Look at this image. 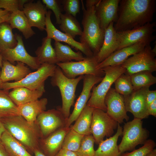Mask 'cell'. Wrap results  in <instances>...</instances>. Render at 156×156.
Masks as SVG:
<instances>
[{
  "label": "cell",
  "mask_w": 156,
  "mask_h": 156,
  "mask_svg": "<svg viewBox=\"0 0 156 156\" xmlns=\"http://www.w3.org/2000/svg\"><path fill=\"white\" fill-rule=\"evenodd\" d=\"M156 8L155 0H120L115 30H128L152 22Z\"/></svg>",
  "instance_id": "1"
},
{
  "label": "cell",
  "mask_w": 156,
  "mask_h": 156,
  "mask_svg": "<svg viewBox=\"0 0 156 156\" xmlns=\"http://www.w3.org/2000/svg\"><path fill=\"white\" fill-rule=\"evenodd\" d=\"M0 118L6 130L26 149H38L42 137L36 122L31 124L20 115Z\"/></svg>",
  "instance_id": "2"
},
{
  "label": "cell",
  "mask_w": 156,
  "mask_h": 156,
  "mask_svg": "<svg viewBox=\"0 0 156 156\" xmlns=\"http://www.w3.org/2000/svg\"><path fill=\"white\" fill-rule=\"evenodd\" d=\"M81 2L83 30L80 37V42L89 48L95 56L102 45L104 31L101 28L96 16L95 6L85 8L83 1Z\"/></svg>",
  "instance_id": "3"
},
{
  "label": "cell",
  "mask_w": 156,
  "mask_h": 156,
  "mask_svg": "<svg viewBox=\"0 0 156 156\" xmlns=\"http://www.w3.org/2000/svg\"><path fill=\"white\" fill-rule=\"evenodd\" d=\"M84 76L81 75L74 79L69 78L64 75L60 68L57 66L51 77V84L53 86L57 87L60 91L62 105L60 108L66 120L70 115V108L74 103L77 86L83 79Z\"/></svg>",
  "instance_id": "4"
},
{
  "label": "cell",
  "mask_w": 156,
  "mask_h": 156,
  "mask_svg": "<svg viewBox=\"0 0 156 156\" xmlns=\"http://www.w3.org/2000/svg\"><path fill=\"white\" fill-rule=\"evenodd\" d=\"M101 69L105 72V76L100 83L93 87L86 105L106 112L105 96L115 80L121 75L125 73V69L121 65L107 66Z\"/></svg>",
  "instance_id": "5"
},
{
  "label": "cell",
  "mask_w": 156,
  "mask_h": 156,
  "mask_svg": "<svg viewBox=\"0 0 156 156\" xmlns=\"http://www.w3.org/2000/svg\"><path fill=\"white\" fill-rule=\"evenodd\" d=\"M57 66L55 64H42L36 71L31 72L19 81L3 83L0 89L9 91L15 87H23L45 92V81L49 77L52 76Z\"/></svg>",
  "instance_id": "6"
},
{
  "label": "cell",
  "mask_w": 156,
  "mask_h": 156,
  "mask_svg": "<svg viewBox=\"0 0 156 156\" xmlns=\"http://www.w3.org/2000/svg\"><path fill=\"white\" fill-rule=\"evenodd\" d=\"M142 120L134 118L132 120L124 123L122 140L118 146L121 154L134 149L138 144H144L147 140L149 132L143 127Z\"/></svg>",
  "instance_id": "7"
},
{
  "label": "cell",
  "mask_w": 156,
  "mask_h": 156,
  "mask_svg": "<svg viewBox=\"0 0 156 156\" xmlns=\"http://www.w3.org/2000/svg\"><path fill=\"white\" fill-rule=\"evenodd\" d=\"M95 56L86 57L81 61L62 63L56 64L61 69L64 75L70 79L76 78L78 76L91 75L103 77L104 71L98 68Z\"/></svg>",
  "instance_id": "8"
},
{
  "label": "cell",
  "mask_w": 156,
  "mask_h": 156,
  "mask_svg": "<svg viewBox=\"0 0 156 156\" xmlns=\"http://www.w3.org/2000/svg\"><path fill=\"white\" fill-rule=\"evenodd\" d=\"M156 23L152 22L130 30L117 32L118 50L135 44L144 42L148 44L155 39L154 35Z\"/></svg>",
  "instance_id": "9"
},
{
  "label": "cell",
  "mask_w": 156,
  "mask_h": 156,
  "mask_svg": "<svg viewBox=\"0 0 156 156\" xmlns=\"http://www.w3.org/2000/svg\"><path fill=\"white\" fill-rule=\"evenodd\" d=\"M156 55L150 44L146 45L142 51L130 57L121 64L125 69V73L130 76L142 71H155Z\"/></svg>",
  "instance_id": "10"
},
{
  "label": "cell",
  "mask_w": 156,
  "mask_h": 156,
  "mask_svg": "<svg viewBox=\"0 0 156 156\" xmlns=\"http://www.w3.org/2000/svg\"><path fill=\"white\" fill-rule=\"evenodd\" d=\"M118 124L106 112L100 109L94 108L90 132L95 143L99 144L105 136L111 137L117 128Z\"/></svg>",
  "instance_id": "11"
},
{
  "label": "cell",
  "mask_w": 156,
  "mask_h": 156,
  "mask_svg": "<svg viewBox=\"0 0 156 156\" xmlns=\"http://www.w3.org/2000/svg\"><path fill=\"white\" fill-rule=\"evenodd\" d=\"M66 121L59 107L56 109H52L42 112L37 117L36 122L39 127L42 138H44L65 127Z\"/></svg>",
  "instance_id": "12"
},
{
  "label": "cell",
  "mask_w": 156,
  "mask_h": 156,
  "mask_svg": "<svg viewBox=\"0 0 156 156\" xmlns=\"http://www.w3.org/2000/svg\"><path fill=\"white\" fill-rule=\"evenodd\" d=\"M15 34L17 44L14 48L6 49L0 53L3 59L14 65L15 62H20L27 65L32 69H38L41 64L37 57L32 56L28 53L25 47L22 36L17 34Z\"/></svg>",
  "instance_id": "13"
},
{
  "label": "cell",
  "mask_w": 156,
  "mask_h": 156,
  "mask_svg": "<svg viewBox=\"0 0 156 156\" xmlns=\"http://www.w3.org/2000/svg\"><path fill=\"white\" fill-rule=\"evenodd\" d=\"M103 77L91 75H84L83 79V87L81 92L75 104L74 109L66 121L65 127L69 128L77 119L87 105L95 85L100 82Z\"/></svg>",
  "instance_id": "14"
},
{
  "label": "cell",
  "mask_w": 156,
  "mask_h": 156,
  "mask_svg": "<svg viewBox=\"0 0 156 156\" xmlns=\"http://www.w3.org/2000/svg\"><path fill=\"white\" fill-rule=\"evenodd\" d=\"M149 87L134 90L129 95L123 96L127 112H131L134 118L141 119L148 118L145 97Z\"/></svg>",
  "instance_id": "15"
},
{
  "label": "cell",
  "mask_w": 156,
  "mask_h": 156,
  "mask_svg": "<svg viewBox=\"0 0 156 156\" xmlns=\"http://www.w3.org/2000/svg\"><path fill=\"white\" fill-rule=\"evenodd\" d=\"M51 11H48L46 14L45 30L47 38L53 39L56 42H64L70 45L77 50L83 53L86 57L94 56L91 50L88 47L78 42L69 35L57 29L52 22L51 18Z\"/></svg>",
  "instance_id": "16"
},
{
  "label": "cell",
  "mask_w": 156,
  "mask_h": 156,
  "mask_svg": "<svg viewBox=\"0 0 156 156\" xmlns=\"http://www.w3.org/2000/svg\"><path fill=\"white\" fill-rule=\"evenodd\" d=\"M105 103L107 107L106 113L118 123H122L124 120L127 121L129 120L124 97L114 88H111L109 90L105 96Z\"/></svg>",
  "instance_id": "17"
},
{
  "label": "cell",
  "mask_w": 156,
  "mask_h": 156,
  "mask_svg": "<svg viewBox=\"0 0 156 156\" xmlns=\"http://www.w3.org/2000/svg\"><path fill=\"white\" fill-rule=\"evenodd\" d=\"M120 0H100L95 7V12L101 28L105 31L118 17Z\"/></svg>",
  "instance_id": "18"
},
{
  "label": "cell",
  "mask_w": 156,
  "mask_h": 156,
  "mask_svg": "<svg viewBox=\"0 0 156 156\" xmlns=\"http://www.w3.org/2000/svg\"><path fill=\"white\" fill-rule=\"evenodd\" d=\"M32 1L24 4L23 11L31 27H36L43 31L45 30L47 8L40 0L36 2Z\"/></svg>",
  "instance_id": "19"
},
{
  "label": "cell",
  "mask_w": 156,
  "mask_h": 156,
  "mask_svg": "<svg viewBox=\"0 0 156 156\" xmlns=\"http://www.w3.org/2000/svg\"><path fill=\"white\" fill-rule=\"evenodd\" d=\"M147 45L144 42H140L116 50L99 63L98 67L101 69L107 66L121 65L131 56L142 51Z\"/></svg>",
  "instance_id": "20"
},
{
  "label": "cell",
  "mask_w": 156,
  "mask_h": 156,
  "mask_svg": "<svg viewBox=\"0 0 156 156\" xmlns=\"http://www.w3.org/2000/svg\"><path fill=\"white\" fill-rule=\"evenodd\" d=\"M27 66L22 62H17L15 65L5 60H3L0 79L3 83L10 81H19L31 73Z\"/></svg>",
  "instance_id": "21"
},
{
  "label": "cell",
  "mask_w": 156,
  "mask_h": 156,
  "mask_svg": "<svg viewBox=\"0 0 156 156\" xmlns=\"http://www.w3.org/2000/svg\"><path fill=\"white\" fill-rule=\"evenodd\" d=\"M70 128L64 127L40 139V145L46 156H55L62 148L65 136Z\"/></svg>",
  "instance_id": "22"
},
{
  "label": "cell",
  "mask_w": 156,
  "mask_h": 156,
  "mask_svg": "<svg viewBox=\"0 0 156 156\" xmlns=\"http://www.w3.org/2000/svg\"><path fill=\"white\" fill-rule=\"evenodd\" d=\"M114 23H111L104 31L102 45L98 53L95 56L97 61L99 63L117 50L119 46L117 32L114 27Z\"/></svg>",
  "instance_id": "23"
},
{
  "label": "cell",
  "mask_w": 156,
  "mask_h": 156,
  "mask_svg": "<svg viewBox=\"0 0 156 156\" xmlns=\"http://www.w3.org/2000/svg\"><path fill=\"white\" fill-rule=\"evenodd\" d=\"M47 103V99L43 98L18 106L19 115L33 124L36 122L38 116L46 110Z\"/></svg>",
  "instance_id": "24"
},
{
  "label": "cell",
  "mask_w": 156,
  "mask_h": 156,
  "mask_svg": "<svg viewBox=\"0 0 156 156\" xmlns=\"http://www.w3.org/2000/svg\"><path fill=\"white\" fill-rule=\"evenodd\" d=\"M122 127L118 123L116 133L99 144L97 149L95 151L94 156H121L117 141L119 137L122 135Z\"/></svg>",
  "instance_id": "25"
},
{
  "label": "cell",
  "mask_w": 156,
  "mask_h": 156,
  "mask_svg": "<svg viewBox=\"0 0 156 156\" xmlns=\"http://www.w3.org/2000/svg\"><path fill=\"white\" fill-rule=\"evenodd\" d=\"M12 89L9 92V95L17 106L38 100L44 92L42 91L31 90L23 87H17Z\"/></svg>",
  "instance_id": "26"
},
{
  "label": "cell",
  "mask_w": 156,
  "mask_h": 156,
  "mask_svg": "<svg viewBox=\"0 0 156 156\" xmlns=\"http://www.w3.org/2000/svg\"><path fill=\"white\" fill-rule=\"evenodd\" d=\"M0 139L1 143L9 156H33L6 130L2 134Z\"/></svg>",
  "instance_id": "27"
},
{
  "label": "cell",
  "mask_w": 156,
  "mask_h": 156,
  "mask_svg": "<svg viewBox=\"0 0 156 156\" xmlns=\"http://www.w3.org/2000/svg\"><path fill=\"white\" fill-rule=\"evenodd\" d=\"M8 22L12 29H17L21 32L26 39L35 34L23 11L18 10L11 13Z\"/></svg>",
  "instance_id": "28"
},
{
  "label": "cell",
  "mask_w": 156,
  "mask_h": 156,
  "mask_svg": "<svg viewBox=\"0 0 156 156\" xmlns=\"http://www.w3.org/2000/svg\"><path fill=\"white\" fill-rule=\"evenodd\" d=\"M51 42V39L47 37L43 38L41 46L38 47L35 52L36 57L41 64H56L59 63L55 50L52 46Z\"/></svg>",
  "instance_id": "29"
},
{
  "label": "cell",
  "mask_w": 156,
  "mask_h": 156,
  "mask_svg": "<svg viewBox=\"0 0 156 156\" xmlns=\"http://www.w3.org/2000/svg\"><path fill=\"white\" fill-rule=\"evenodd\" d=\"M94 109L86 105L75 121L74 125L70 127L83 135H91L90 127Z\"/></svg>",
  "instance_id": "30"
},
{
  "label": "cell",
  "mask_w": 156,
  "mask_h": 156,
  "mask_svg": "<svg viewBox=\"0 0 156 156\" xmlns=\"http://www.w3.org/2000/svg\"><path fill=\"white\" fill-rule=\"evenodd\" d=\"M54 49L59 62H66L72 60L81 61L85 57L80 51L75 52L69 46L63 44L59 42H55Z\"/></svg>",
  "instance_id": "31"
},
{
  "label": "cell",
  "mask_w": 156,
  "mask_h": 156,
  "mask_svg": "<svg viewBox=\"0 0 156 156\" xmlns=\"http://www.w3.org/2000/svg\"><path fill=\"white\" fill-rule=\"evenodd\" d=\"M59 27L61 30L74 39L77 36L81 35L82 30L80 24L75 17L65 13L60 17Z\"/></svg>",
  "instance_id": "32"
},
{
  "label": "cell",
  "mask_w": 156,
  "mask_h": 156,
  "mask_svg": "<svg viewBox=\"0 0 156 156\" xmlns=\"http://www.w3.org/2000/svg\"><path fill=\"white\" fill-rule=\"evenodd\" d=\"M8 91L0 89V118L19 115L18 106L13 101Z\"/></svg>",
  "instance_id": "33"
},
{
  "label": "cell",
  "mask_w": 156,
  "mask_h": 156,
  "mask_svg": "<svg viewBox=\"0 0 156 156\" xmlns=\"http://www.w3.org/2000/svg\"><path fill=\"white\" fill-rule=\"evenodd\" d=\"M12 29L8 22L0 23V53L16 45L17 42Z\"/></svg>",
  "instance_id": "34"
},
{
  "label": "cell",
  "mask_w": 156,
  "mask_h": 156,
  "mask_svg": "<svg viewBox=\"0 0 156 156\" xmlns=\"http://www.w3.org/2000/svg\"><path fill=\"white\" fill-rule=\"evenodd\" d=\"M148 71L138 72L130 75L134 90L149 87L156 83V77Z\"/></svg>",
  "instance_id": "35"
},
{
  "label": "cell",
  "mask_w": 156,
  "mask_h": 156,
  "mask_svg": "<svg viewBox=\"0 0 156 156\" xmlns=\"http://www.w3.org/2000/svg\"><path fill=\"white\" fill-rule=\"evenodd\" d=\"M84 136L77 133L70 127L65 136L62 148L76 152Z\"/></svg>",
  "instance_id": "36"
},
{
  "label": "cell",
  "mask_w": 156,
  "mask_h": 156,
  "mask_svg": "<svg viewBox=\"0 0 156 156\" xmlns=\"http://www.w3.org/2000/svg\"><path fill=\"white\" fill-rule=\"evenodd\" d=\"M114 83L115 90L123 96L129 95L134 90L130 76L125 73L120 76Z\"/></svg>",
  "instance_id": "37"
},
{
  "label": "cell",
  "mask_w": 156,
  "mask_h": 156,
  "mask_svg": "<svg viewBox=\"0 0 156 156\" xmlns=\"http://www.w3.org/2000/svg\"><path fill=\"white\" fill-rule=\"evenodd\" d=\"M94 140L92 135H85L79 149L76 152L77 156H94Z\"/></svg>",
  "instance_id": "38"
},
{
  "label": "cell",
  "mask_w": 156,
  "mask_h": 156,
  "mask_svg": "<svg viewBox=\"0 0 156 156\" xmlns=\"http://www.w3.org/2000/svg\"><path fill=\"white\" fill-rule=\"evenodd\" d=\"M29 0H0V8H3L12 13L18 10L23 11L24 4Z\"/></svg>",
  "instance_id": "39"
},
{
  "label": "cell",
  "mask_w": 156,
  "mask_h": 156,
  "mask_svg": "<svg viewBox=\"0 0 156 156\" xmlns=\"http://www.w3.org/2000/svg\"><path fill=\"white\" fill-rule=\"evenodd\" d=\"M155 146L153 140H147L142 147L131 152L122 154L121 156H146L154 149Z\"/></svg>",
  "instance_id": "40"
},
{
  "label": "cell",
  "mask_w": 156,
  "mask_h": 156,
  "mask_svg": "<svg viewBox=\"0 0 156 156\" xmlns=\"http://www.w3.org/2000/svg\"><path fill=\"white\" fill-rule=\"evenodd\" d=\"M63 9L65 13L75 17L79 12L80 1L79 0H64L62 1Z\"/></svg>",
  "instance_id": "41"
},
{
  "label": "cell",
  "mask_w": 156,
  "mask_h": 156,
  "mask_svg": "<svg viewBox=\"0 0 156 156\" xmlns=\"http://www.w3.org/2000/svg\"><path fill=\"white\" fill-rule=\"evenodd\" d=\"M42 3L47 9L51 10L54 13L56 19V23L60 25L62 13L59 1L57 0H42Z\"/></svg>",
  "instance_id": "42"
},
{
  "label": "cell",
  "mask_w": 156,
  "mask_h": 156,
  "mask_svg": "<svg viewBox=\"0 0 156 156\" xmlns=\"http://www.w3.org/2000/svg\"><path fill=\"white\" fill-rule=\"evenodd\" d=\"M155 99H156V90H149L145 97V101L147 107Z\"/></svg>",
  "instance_id": "43"
},
{
  "label": "cell",
  "mask_w": 156,
  "mask_h": 156,
  "mask_svg": "<svg viewBox=\"0 0 156 156\" xmlns=\"http://www.w3.org/2000/svg\"><path fill=\"white\" fill-rule=\"evenodd\" d=\"M55 156H77L76 153L62 148Z\"/></svg>",
  "instance_id": "44"
},
{
  "label": "cell",
  "mask_w": 156,
  "mask_h": 156,
  "mask_svg": "<svg viewBox=\"0 0 156 156\" xmlns=\"http://www.w3.org/2000/svg\"><path fill=\"white\" fill-rule=\"evenodd\" d=\"M148 113L151 115L156 117V99L150 103L147 107Z\"/></svg>",
  "instance_id": "45"
},
{
  "label": "cell",
  "mask_w": 156,
  "mask_h": 156,
  "mask_svg": "<svg viewBox=\"0 0 156 156\" xmlns=\"http://www.w3.org/2000/svg\"><path fill=\"white\" fill-rule=\"evenodd\" d=\"M100 0H86V8H90L96 5L99 2Z\"/></svg>",
  "instance_id": "46"
},
{
  "label": "cell",
  "mask_w": 156,
  "mask_h": 156,
  "mask_svg": "<svg viewBox=\"0 0 156 156\" xmlns=\"http://www.w3.org/2000/svg\"><path fill=\"white\" fill-rule=\"evenodd\" d=\"M0 156H9L1 143H0Z\"/></svg>",
  "instance_id": "47"
},
{
  "label": "cell",
  "mask_w": 156,
  "mask_h": 156,
  "mask_svg": "<svg viewBox=\"0 0 156 156\" xmlns=\"http://www.w3.org/2000/svg\"><path fill=\"white\" fill-rule=\"evenodd\" d=\"M10 14V13L3 17H0V23L5 22H8Z\"/></svg>",
  "instance_id": "48"
},
{
  "label": "cell",
  "mask_w": 156,
  "mask_h": 156,
  "mask_svg": "<svg viewBox=\"0 0 156 156\" xmlns=\"http://www.w3.org/2000/svg\"><path fill=\"white\" fill-rule=\"evenodd\" d=\"M6 131V130L0 118V138L2 134Z\"/></svg>",
  "instance_id": "49"
},
{
  "label": "cell",
  "mask_w": 156,
  "mask_h": 156,
  "mask_svg": "<svg viewBox=\"0 0 156 156\" xmlns=\"http://www.w3.org/2000/svg\"><path fill=\"white\" fill-rule=\"evenodd\" d=\"M34 156H46L39 149H37L34 151Z\"/></svg>",
  "instance_id": "50"
},
{
  "label": "cell",
  "mask_w": 156,
  "mask_h": 156,
  "mask_svg": "<svg viewBox=\"0 0 156 156\" xmlns=\"http://www.w3.org/2000/svg\"><path fill=\"white\" fill-rule=\"evenodd\" d=\"M10 13H11L5 10L0 8V17H3Z\"/></svg>",
  "instance_id": "51"
},
{
  "label": "cell",
  "mask_w": 156,
  "mask_h": 156,
  "mask_svg": "<svg viewBox=\"0 0 156 156\" xmlns=\"http://www.w3.org/2000/svg\"><path fill=\"white\" fill-rule=\"evenodd\" d=\"M146 156H156V149H154L151 152Z\"/></svg>",
  "instance_id": "52"
},
{
  "label": "cell",
  "mask_w": 156,
  "mask_h": 156,
  "mask_svg": "<svg viewBox=\"0 0 156 156\" xmlns=\"http://www.w3.org/2000/svg\"><path fill=\"white\" fill-rule=\"evenodd\" d=\"M3 59L2 56L0 53V68H1L3 65ZM1 71H0V75L1 74Z\"/></svg>",
  "instance_id": "53"
},
{
  "label": "cell",
  "mask_w": 156,
  "mask_h": 156,
  "mask_svg": "<svg viewBox=\"0 0 156 156\" xmlns=\"http://www.w3.org/2000/svg\"><path fill=\"white\" fill-rule=\"evenodd\" d=\"M2 83H3V82H2V81H1V80L0 79V87H1V85Z\"/></svg>",
  "instance_id": "54"
},
{
  "label": "cell",
  "mask_w": 156,
  "mask_h": 156,
  "mask_svg": "<svg viewBox=\"0 0 156 156\" xmlns=\"http://www.w3.org/2000/svg\"><path fill=\"white\" fill-rule=\"evenodd\" d=\"M0 143H1V139L0 138Z\"/></svg>",
  "instance_id": "55"
}]
</instances>
